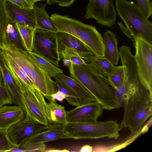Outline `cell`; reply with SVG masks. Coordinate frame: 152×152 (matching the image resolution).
Instances as JSON below:
<instances>
[{
	"label": "cell",
	"mask_w": 152,
	"mask_h": 152,
	"mask_svg": "<svg viewBox=\"0 0 152 152\" xmlns=\"http://www.w3.org/2000/svg\"><path fill=\"white\" fill-rule=\"evenodd\" d=\"M69 68L70 77L86 88L104 109L118 108L116 89L107 78L88 63L80 66L71 62Z\"/></svg>",
	"instance_id": "6da1fadb"
},
{
	"label": "cell",
	"mask_w": 152,
	"mask_h": 152,
	"mask_svg": "<svg viewBox=\"0 0 152 152\" xmlns=\"http://www.w3.org/2000/svg\"><path fill=\"white\" fill-rule=\"evenodd\" d=\"M152 96L142 83L130 90L123 105L124 113L120 130L128 127L132 134L137 132L152 115Z\"/></svg>",
	"instance_id": "7a4b0ae2"
},
{
	"label": "cell",
	"mask_w": 152,
	"mask_h": 152,
	"mask_svg": "<svg viewBox=\"0 0 152 152\" xmlns=\"http://www.w3.org/2000/svg\"><path fill=\"white\" fill-rule=\"evenodd\" d=\"M1 50L17 64L49 102L54 101L52 95L58 91L55 81L37 64L28 51L12 45H7Z\"/></svg>",
	"instance_id": "3957f363"
},
{
	"label": "cell",
	"mask_w": 152,
	"mask_h": 152,
	"mask_svg": "<svg viewBox=\"0 0 152 152\" xmlns=\"http://www.w3.org/2000/svg\"><path fill=\"white\" fill-rule=\"evenodd\" d=\"M116 10L126 27L120 22L118 24L123 32L132 41L139 37L152 45V23L137 4L126 0H116Z\"/></svg>",
	"instance_id": "277c9868"
},
{
	"label": "cell",
	"mask_w": 152,
	"mask_h": 152,
	"mask_svg": "<svg viewBox=\"0 0 152 152\" xmlns=\"http://www.w3.org/2000/svg\"><path fill=\"white\" fill-rule=\"evenodd\" d=\"M50 17L59 32L73 35L85 43L97 56H104L103 38L94 26L55 13L52 14Z\"/></svg>",
	"instance_id": "5b68a950"
},
{
	"label": "cell",
	"mask_w": 152,
	"mask_h": 152,
	"mask_svg": "<svg viewBox=\"0 0 152 152\" xmlns=\"http://www.w3.org/2000/svg\"><path fill=\"white\" fill-rule=\"evenodd\" d=\"M119 124L116 120L105 121L67 122L63 132L68 138L97 139L107 137L117 139L120 137Z\"/></svg>",
	"instance_id": "8992f818"
},
{
	"label": "cell",
	"mask_w": 152,
	"mask_h": 152,
	"mask_svg": "<svg viewBox=\"0 0 152 152\" xmlns=\"http://www.w3.org/2000/svg\"><path fill=\"white\" fill-rule=\"evenodd\" d=\"M26 111V115L41 125L48 126L46 114L47 102L37 88L30 90L25 86L18 87Z\"/></svg>",
	"instance_id": "52a82bcc"
},
{
	"label": "cell",
	"mask_w": 152,
	"mask_h": 152,
	"mask_svg": "<svg viewBox=\"0 0 152 152\" xmlns=\"http://www.w3.org/2000/svg\"><path fill=\"white\" fill-rule=\"evenodd\" d=\"M33 51L59 67L60 58L56 33L36 28L34 33Z\"/></svg>",
	"instance_id": "ba28073f"
},
{
	"label": "cell",
	"mask_w": 152,
	"mask_h": 152,
	"mask_svg": "<svg viewBox=\"0 0 152 152\" xmlns=\"http://www.w3.org/2000/svg\"><path fill=\"white\" fill-rule=\"evenodd\" d=\"M134 57L138 74L144 85L152 96V45L140 37L135 39Z\"/></svg>",
	"instance_id": "9c48e42d"
},
{
	"label": "cell",
	"mask_w": 152,
	"mask_h": 152,
	"mask_svg": "<svg viewBox=\"0 0 152 152\" xmlns=\"http://www.w3.org/2000/svg\"><path fill=\"white\" fill-rule=\"evenodd\" d=\"M85 18L94 19L99 25L112 27L117 18L113 0H89Z\"/></svg>",
	"instance_id": "30bf717a"
},
{
	"label": "cell",
	"mask_w": 152,
	"mask_h": 152,
	"mask_svg": "<svg viewBox=\"0 0 152 152\" xmlns=\"http://www.w3.org/2000/svg\"><path fill=\"white\" fill-rule=\"evenodd\" d=\"M48 128V126L39 124L26 115L22 119L10 127L7 132L11 142L18 146L30 137Z\"/></svg>",
	"instance_id": "8fae6325"
},
{
	"label": "cell",
	"mask_w": 152,
	"mask_h": 152,
	"mask_svg": "<svg viewBox=\"0 0 152 152\" xmlns=\"http://www.w3.org/2000/svg\"><path fill=\"white\" fill-rule=\"evenodd\" d=\"M103 110L96 102L80 105L70 111H66V120L68 122L97 121L102 114Z\"/></svg>",
	"instance_id": "7c38bea8"
},
{
	"label": "cell",
	"mask_w": 152,
	"mask_h": 152,
	"mask_svg": "<svg viewBox=\"0 0 152 152\" xmlns=\"http://www.w3.org/2000/svg\"><path fill=\"white\" fill-rule=\"evenodd\" d=\"M56 34L58 48H67L75 50L87 63H91L96 57L88 47L76 37L63 32H58Z\"/></svg>",
	"instance_id": "4fadbf2b"
},
{
	"label": "cell",
	"mask_w": 152,
	"mask_h": 152,
	"mask_svg": "<svg viewBox=\"0 0 152 152\" xmlns=\"http://www.w3.org/2000/svg\"><path fill=\"white\" fill-rule=\"evenodd\" d=\"M63 129L62 124L49 125L48 129L32 136L17 146H31L59 139L68 138L64 133Z\"/></svg>",
	"instance_id": "5bb4252c"
},
{
	"label": "cell",
	"mask_w": 152,
	"mask_h": 152,
	"mask_svg": "<svg viewBox=\"0 0 152 152\" xmlns=\"http://www.w3.org/2000/svg\"><path fill=\"white\" fill-rule=\"evenodd\" d=\"M5 7L9 18L12 21L36 28L33 9L22 8L6 0Z\"/></svg>",
	"instance_id": "9a60e30c"
},
{
	"label": "cell",
	"mask_w": 152,
	"mask_h": 152,
	"mask_svg": "<svg viewBox=\"0 0 152 152\" xmlns=\"http://www.w3.org/2000/svg\"><path fill=\"white\" fill-rule=\"evenodd\" d=\"M25 115L22 108L17 105H3L0 107V130L7 131L10 127L22 119Z\"/></svg>",
	"instance_id": "2e32d148"
},
{
	"label": "cell",
	"mask_w": 152,
	"mask_h": 152,
	"mask_svg": "<svg viewBox=\"0 0 152 152\" xmlns=\"http://www.w3.org/2000/svg\"><path fill=\"white\" fill-rule=\"evenodd\" d=\"M0 69L4 83L11 96L13 103L20 107L26 114L18 88L6 64L2 51L0 49Z\"/></svg>",
	"instance_id": "e0dca14e"
},
{
	"label": "cell",
	"mask_w": 152,
	"mask_h": 152,
	"mask_svg": "<svg viewBox=\"0 0 152 152\" xmlns=\"http://www.w3.org/2000/svg\"><path fill=\"white\" fill-rule=\"evenodd\" d=\"M63 82L75 93L80 103V105L89 102H96L92 94L84 87L75 79L63 73L57 75L55 77Z\"/></svg>",
	"instance_id": "ac0fdd59"
},
{
	"label": "cell",
	"mask_w": 152,
	"mask_h": 152,
	"mask_svg": "<svg viewBox=\"0 0 152 152\" xmlns=\"http://www.w3.org/2000/svg\"><path fill=\"white\" fill-rule=\"evenodd\" d=\"M46 4H38L33 8L36 28L57 33L59 32L56 24L46 12Z\"/></svg>",
	"instance_id": "d6986e66"
},
{
	"label": "cell",
	"mask_w": 152,
	"mask_h": 152,
	"mask_svg": "<svg viewBox=\"0 0 152 152\" xmlns=\"http://www.w3.org/2000/svg\"><path fill=\"white\" fill-rule=\"evenodd\" d=\"M3 54L6 64L14 79L17 87L24 86L30 90L37 88L17 64L7 56L3 53Z\"/></svg>",
	"instance_id": "ffe728a7"
},
{
	"label": "cell",
	"mask_w": 152,
	"mask_h": 152,
	"mask_svg": "<svg viewBox=\"0 0 152 152\" xmlns=\"http://www.w3.org/2000/svg\"><path fill=\"white\" fill-rule=\"evenodd\" d=\"M103 38L104 48V57L115 66L117 65L120 56L116 34L108 30L104 33Z\"/></svg>",
	"instance_id": "44dd1931"
},
{
	"label": "cell",
	"mask_w": 152,
	"mask_h": 152,
	"mask_svg": "<svg viewBox=\"0 0 152 152\" xmlns=\"http://www.w3.org/2000/svg\"><path fill=\"white\" fill-rule=\"evenodd\" d=\"M66 112L65 107L58 104L56 101L47 102L46 114L49 124H65L67 122Z\"/></svg>",
	"instance_id": "7402d4cb"
},
{
	"label": "cell",
	"mask_w": 152,
	"mask_h": 152,
	"mask_svg": "<svg viewBox=\"0 0 152 152\" xmlns=\"http://www.w3.org/2000/svg\"><path fill=\"white\" fill-rule=\"evenodd\" d=\"M5 35L7 45H12L18 48L26 50L23 44L17 23L12 21L9 18L5 30Z\"/></svg>",
	"instance_id": "603a6c76"
},
{
	"label": "cell",
	"mask_w": 152,
	"mask_h": 152,
	"mask_svg": "<svg viewBox=\"0 0 152 152\" xmlns=\"http://www.w3.org/2000/svg\"><path fill=\"white\" fill-rule=\"evenodd\" d=\"M28 51L37 64L46 71L51 78H55L57 75L63 73V70L59 67L54 65L33 51Z\"/></svg>",
	"instance_id": "cb8c5ba5"
},
{
	"label": "cell",
	"mask_w": 152,
	"mask_h": 152,
	"mask_svg": "<svg viewBox=\"0 0 152 152\" xmlns=\"http://www.w3.org/2000/svg\"><path fill=\"white\" fill-rule=\"evenodd\" d=\"M89 64L98 72L107 77L117 67L104 57L102 56H96Z\"/></svg>",
	"instance_id": "d4e9b609"
},
{
	"label": "cell",
	"mask_w": 152,
	"mask_h": 152,
	"mask_svg": "<svg viewBox=\"0 0 152 152\" xmlns=\"http://www.w3.org/2000/svg\"><path fill=\"white\" fill-rule=\"evenodd\" d=\"M17 25L23 44L25 49L28 51H33L34 35L36 28L24 26L17 23Z\"/></svg>",
	"instance_id": "484cf974"
},
{
	"label": "cell",
	"mask_w": 152,
	"mask_h": 152,
	"mask_svg": "<svg viewBox=\"0 0 152 152\" xmlns=\"http://www.w3.org/2000/svg\"><path fill=\"white\" fill-rule=\"evenodd\" d=\"M55 79V82L58 90L64 95L65 99L69 104L75 107L80 105V103L78 99L71 88L63 82L56 78Z\"/></svg>",
	"instance_id": "4316f807"
},
{
	"label": "cell",
	"mask_w": 152,
	"mask_h": 152,
	"mask_svg": "<svg viewBox=\"0 0 152 152\" xmlns=\"http://www.w3.org/2000/svg\"><path fill=\"white\" fill-rule=\"evenodd\" d=\"M5 0H0V49L7 45L5 32L9 17L5 7Z\"/></svg>",
	"instance_id": "83f0119b"
},
{
	"label": "cell",
	"mask_w": 152,
	"mask_h": 152,
	"mask_svg": "<svg viewBox=\"0 0 152 152\" xmlns=\"http://www.w3.org/2000/svg\"><path fill=\"white\" fill-rule=\"evenodd\" d=\"M124 78V70L123 66H117L107 78L115 89L123 83Z\"/></svg>",
	"instance_id": "f1b7e54d"
},
{
	"label": "cell",
	"mask_w": 152,
	"mask_h": 152,
	"mask_svg": "<svg viewBox=\"0 0 152 152\" xmlns=\"http://www.w3.org/2000/svg\"><path fill=\"white\" fill-rule=\"evenodd\" d=\"M16 146L10 140L7 131L0 130V152L10 151Z\"/></svg>",
	"instance_id": "f546056e"
},
{
	"label": "cell",
	"mask_w": 152,
	"mask_h": 152,
	"mask_svg": "<svg viewBox=\"0 0 152 152\" xmlns=\"http://www.w3.org/2000/svg\"><path fill=\"white\" fill-rule=\"evenodd\" d=\"M46 148L44 143L37 145L21 147L16 146L12 149L11 152H44Z\"/></svg>",
	"instance_id": "4dcf8cb0"
},
{
	"label": "cell",
	"mask_w": 152,
	"mask_h": 152,
	"mask_svg": "<svg viewBox=\"0 0 152 152\" xmlns=\"http://www.w3.org/2000/svg\"><path fill=\"white\" fill-rule=\"evenodd\" d=\"M137 4L145 16L148 18L152 15V5L150 0H136Z\"/></svg>",
	"instance_id": "1f68e13d"
},
{
	"label": "cell",
	"mask_w": 152,
	"mask_h": 152,
	"mask_svg": "<svg viewBox=\"0 0 152 152\" xmlns=\"http://www.w3.org/2000/svg\"><path fill=\"white\" fill-rule=\"evenodd\" d=\"M25 8L33 9L35 2L32 0H5Z\"/></svg>",
	"instance_id": "d6a6232c"
},
{
	"label": "cell",
	"mask_w": 152,
	"mask_h": 152,
	"mask_svg": "<svg viewBox=\"0 0 152 152\" xmlns=\"http://www.w3.org/2000/svg\"><path fill=\"white\" fill-rule=\"evenodd\" d=\"M0 99L5 102L7 104L13 103L10 94L6 87L0 84Z\"/></svg>",
	"instance_id": "836d02e7"
},
{
	"label": "cell",
	"mask_w": 152,
	"mask_h": 152,
	"mask_svg": "<svg viewBox=\"0 0 152 152\" xmlns=\"http://www.w3.org/2000/svg\"><path fill=\"white\" fill-rule=\"evenodd\" d=\"M49 5L56 4L64 7H68L72 4L75 0H46Z\"/></svg>",
	"instance_id": "e575fe53"
},
{
	"label": "cell",
	"mask_w": 152,
	"mask_h": 152,
	"mask_svg": "<svg viewBox=\"0 0 152 152\" xmlns=\"http://www.w3.org/2000/svg\"><path fill=\"white\" fill-rule=\"evenodd\" d=\"M53 99L54 101L57 100L60 102H63L65 99L64 95L58 90L52 95Z\"/></svg>",
	"instance_id": "d590c367"
},
{
	"label": "cell",
	"mask_w": 152,
	"mask_h": 152,
	"mask_svg": "<svg viewBox=\"0 0 152 152\" xmlns=\"http://www.w3.org/2000/svg\"><path fill=\"white\" fill-rule=\"evenodd\" d=\"M69 60L71 62L78 65L81 66L86 63L82 58L79 56H72Z\"/></svg>",
	"instance_id": "8d00e7d4"
},
{
	"label": "cell",
	"mask_w": 152,
	"mask_h": 152,
	"mask_svg": "<svg viewBox=\"0 0 152 152\" xmlns=\"http://www.w3.org/2000/svg\"><path fill=\"white\" fill-rule=\"evenodd\" d=\"M92 147L88 145H85L82 146L80 148V152H91L92 151Z\"/></svg>",
	"instance_id": "74e56055"
},
{
	"label": "cell",
	"mask_w": 152,
	"mask_h": 152,
	"mask_svg": "<svg viewBox=\"0 0 152 152\" xmlns=\"http://www.w3.org/2000/svg\"><path fill=\"white\" fill-rule=\"evenodd\" d=\"M62 61L64 65L69 68L71 64V61L69 59L66 58H63Z\"/></svg>",
	"instance_id": "f35d334b"
},
{
	"label": "cell",
	"mask_w": 152,
	"mask_h": 152,
	"mask_svg": "<svg viewBox=\"0 0 152 152\" xmlns=\"http://www.w3.org/2000/svg\"><path fill=\"white\" fill-rule=\"evenodd\" d=\"M45 152H67L69 151L66 149L64 150H56V149H50L48 150V151H45Z\"/></svg>",
	"instance_id": "ab89813d"
},
{
	"label": "cell",
	"mask_w": 152,
	"mask_h": 152,
	"mask_svg": "<svg viewBox=\"0 0 152 152\" xmlns=\"http://www.w3.org/2000/svg\"><path fill=\"white\" fill-rule=\"evenodd\" d=\"M0 84L2 86L6 87L5 86L4 79L3 78L0 69Z\"/></svg>",
	"instance_id": "60d3db41"
},
{
	"label": "cell",
	"mask_w": 152,
	"mask_h": 152,
	"mask_svg": "<svg viewBox=\"0 0 152 152\" xmlns=\"http://www.w3.org/2000/svg\"><path fill=\"white\" fill-rule=\"evenodd\" d=\"M6 104V103L5 102L0 99V107L4 104Z\"/></svg>",
	"instance_id": "b9f144b4"
},
{
	"label": "cell",
	"mask_w": 152,
	"mask_h": 152,
	"mask_svg": "<svg viewBox=\"0 0 152 152\" xmlns=\"http://www.w3.org/2000/svg\"><path fill=\"white\" fill-rule=\"evenodd\" d=\"M34 2L41 1L44 0H32Z\"/></svg>",
	"instance_id": "7bdbcfd3"
}]
</instances>
